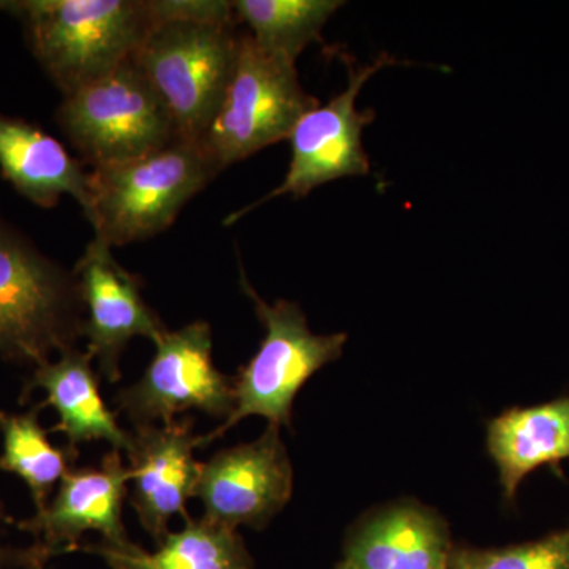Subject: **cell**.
<instances>
[{
	"mask_svg": "<svg viewBox=\"0 0 569 569\" xmlns=\"http://www.w3.org/2000/svg\"><path fill=\"white\" fill-rule=\"evenodd\" d=\"M156 21L132 61L160 97L179 140L201 141L238 59L231 2L152 0Z\"/></svg>",
	"mask_w": 569,
	"mask_h": 569,
	"instance_id": "obj_1",
	"label": "cell"
},
{
	"mask_svg": "<svg viewBox=\"0 0 569 569\" xmlns=\"http://www.w3.org/2000/svg\"><path fill=\"white\" fill-rule=\"evenodd\" d=\"M63 96L132 61L156 21L142 0H0Z\"/></svg>",
	"mask_w": 569,
	"mask_h": 569,
	"instance_id": "obj_2",
	"label": "cell"
},
{
	"mask_svg": "<svg viewBox=\"0 0 569 569\" xmlns=\"http://www.w3.org/2000/svg\"><path fill=\"white\" fill-rule=\"evenodd\" d=\"M220 173L201 141L176 140L130 162L93 168L86 217L111 247L153 238Z\"/></svg>",
	"mask_w": 569,
	"mask_h": 569,
	"instance_id": "obj_3",
	"label": "cell"
},
{
	"mask_svg": "<svg viewBox=\"0 0 569 569\" xmlns=\"http://www.w3.org/2000/svg\"><path fill=\"white\" fill-rule=\"evenodd\" d=\"M77 277L0 219V356L39 367L82 336Z\"/></svg>",
	"mask_w": 569,
	"mask_h": 569,
	"instance_id": "obj_4",
	"label": "cell"
},
{
	"mask_svg": "<svg viewBox=\"0 0 569 569\" xmlns=\"http://www.w3.org/2000/svg\"><path fill=\"white\" fill-rule=\"evenodd\" d=\"M241 284L254 305L264 337L257 353L234 377L233 413L213 432L201 437V447L211 445L247 417H261L268 419L269 425L291 427L296 395L321 367L342 356L348 340L343 332L313 335L296 302L279 299L268 305L253 290L244 271Z\"/></svg>",
	"mask_w": 569,
	"mask_h": 569,
	"instance_id": "obj_5",
	"label": "cell"
},
{
	"mask_svg": "<svg viewBox=\"0 0 569 569\" xmlns=\"http://www.w3.org/2000/svg\"><path fill=\"white\" fill-rule=\"evenodd\" d=\"M56 119L92 170L141 159L179 140L170 112L133 61L63 96Z\"/></svg>",
	"mask_w": 569,
	"mask_h": 569,
	"instance_id": "obj_6",
	"label": "cell"
},
{
	"mask_svg": "<svg viewBox=\"0 0 569 569\" xmlns=\"http://www.w3.org/2000/svg\"><path fill=\"white\" fill-rule=\"evenodd\" d=\"M318 104L302 89L296 62L269 54L242 33L222 107L201 142L222 171L288 140L299 119Z\"/></svg>",
	"mask_w": 569,
	"mask_h": 569,
	"instance_id": "obj_7",
	"label": "cell"
},
{
	"mask_svg": "<svg viewBox=\"0 0 569 569\" xmlns=\"http://www.w3.org/2000/svg\"><path fill=\"white\" fill-rule=\"evenodd\" d=\"M144 376L116 396L119 410L134 427L171 425L183 411L200 410L213 418L231 417L234 377L224 376L212 361L211 326L194 321L167 331L156 343Z\"/></svg>",
	"mask_w": 569,
	"mask_h": 569,
	"instance_id": "obj_8",
	"label": "cell"
},
{
	"mask_svg": "<svg viewBox=\"0 0 569 569\" xmlns=\"http://www.w3.org/2000/svg\"><path fill=\"white\" fill-rule=\"evenodd\" d=\"M391 66H406V62L383 52L369 66H348L346 91L337 93L325 107L318 104L307 111L296 123L288 138L291 141V162L283 181L249 208L228 217L224 224L238 222L246 213L274 198L284 194L306 198L323 183L369 174V156L362 146V130L373 121L376 112L356 110V100L377 71Z\"/></svg>",
	"mask_w": 569,
	"mask_h": 569,
	"instance_id": "obj_9",
	"label": "cell"
},
{
	"mask_svg": "<svg viewBox=\"0 0 569 569\" xmlns=\"http://www.w3.org/2000/svg\"><path fill=\"white\" fill-rule=\"evenodd\" d=\"M293 467L280 427L269 425L252 443L223 449L201 463L193 497L204 505V519L236 530L261 529L290 501Z\"/></svg>",
	"mask_w": 569,
	"mask_h": 569,
	"instance_id": "obj_10",
	"label": "cell"
},
{
	"mask_svg": "<svg viewBox=\"0 0 569 569\" xmlns=\"http://www.w3.org/2000/svg\"><path fill=\"white\" fill-rule=\"evenodd\" d=\"M77 277L81 305L88 317L82 336L88 337V353L108 381L121 378L119 361L133 337L153 343L168 331L146 305L137 276L130 274L112 257L111 247L93 238L78 261Z\"/></svg>",
	"mask_w": 569,
	"mask_h": 569,
	"instance_id": "obj_11",
	"label": "cell"
},
{
	"mask_svg": "<svg viewBox=\"0 0 569 569\" xmlns=\"http://www.w3.org/2000/svg\"><path fill=\"white\" fill-rule=\"evenodd\" d=\"M130 481L129 467L121 451L112 448L97 468L70 470L58 493L43 511L17 522L18 529L31 533L36 545L51 557L80 550L86 531L102 535L103 545L126 549L133 545L122 523V503Z\"/></svg>",
	"mask_w": 569,
	"mask_h": 569,
	"instance_id": "obj_12",
	"label": "cell"
},
{
	"mask_svg": "<svg viewBox=\"0 0 569 569\" xmlns=\"http://www.w3.org/2000/svg\"><path fill=\"white\" fill-rule=\"evenodd\" d=\"M200 447L201 437L193 433L192 418L171 425L138 426L130 433L126 449L133 481L130 505L157 545L170 533L168 523L173 516L189 519L186 503L193 497L201 470L193 451Z\"/></svg>",
	"mask_w": 569,
	"mask_h": 569,
	"instance_id": "obj_13",
	"label": "cell"
},
{
	"mask_svg": "<svg viewBox=\"0 0 569 569\" xmlns=\"http://www.w3.org/2000/svg\"><path fill=\"white\" fill-rule=\"evenodd\" d=\"M451 552L447 523L437 512L397 503L356 527L343 560L353 569H449Z\"/></svg>",
	"mask_w": 569,
	"mask_h": 569,
	"instance_id": "obj_14",
	"label": "cell"
},
{
	"mask_svg": "<svg viewBox=\"0 0 569 569\" xmlns=\"http://www.w3.org/2000/svg\"><path fill=\"white\" fill-rule=\"evenodd\" d=\"M0 171L40 208H54L63 194L74 198L82 211L88 208L91 171L62 142L24 119L0 114Z\"/></svg>",
	"mask_w": 569,
	"mask_h": 569,
	"instance_id": "obj_15",
	"label": "cell"
},
{
	"mask_svg": "<svg viewBox=\"0 0 569 569\" xmlns=\"http://www.w3.org/2000/svg\"><path fill=\"white\" fill-rule=\"evenodd\" d=\"M92 361L88 351L69 348L56 361L36 367L24 392L26 396L33 389L47 392L40 407H52L58 411L59 422L51 432H62L69 447L102 440L121 451L129 448L130 433L119 426L114 413L104 403Z\"/></svg>",
	"mask_w": 569,
	"mask_h": 569,
	"instance_id": "obj_16",
	"label": "cell"
},
{
	"mask_svg": "<svg viewBox=\"0 0 569 569\" xmlns=\"http://www.w3.org/2000/svg\"><path fill=\"white\" fill-rule=\"evenodd\" d=\"M488 451L500 475L505 500L515 501L520 482L539 467L569 459V397L526 408H511L488 426Z\"/></svg>",
	"mask_w": 569,
	"mask_h": 569,
	"instance_id": "obj_17",
	"label": "cell"
},
{
	"mask_svg": "<svg viewBox=\"0 0 569 569\" xmlns=\"http://www.w3.org/2000/svg\"><path fill=\"white\" fill-rule=\"evenodd\" d=\"M97 553L111 569H253L241 535L208 519H186L178 533H168L156 552L138 546L119 549L108 545L81 546Z\"/></svg>",
	"mask_w": 569,
	"mask_h": 569,
	"instance_id": "obj_18",
	"label": "cell"
},
{
	"mask_svg": "<svg viewBox=\"0 0 569 569\" xmlns=\"http://www.w3.org/2000/svg\"><path fill=\"white\" fill-rule=\"evenodd\" d=\"M40 410L39 406L22 415L0 411L3 440L0 470L17 475L28 485L37 512L47 508L54 486L69 473L78 458V448L52 447L40 425Z\"/></svg>",
	"mask_w": 569,
	"mask_h": 569,
	"instance_id": "obj_19",
	"label": "cell"
},
{
	"mask_svg": "<svg viewBox=\"0 0 569 569\" xmlns=\"http://www.w3.org/2000/svg\"><path fill=\"white\" fill-rule=\"evenodd\" d=\"M236 21L249 26L254 43L287 61L296 62L313 41L321 40L326 22L340 0H236Z\"/></svg>",
	"mask_w": 569,
	"mask_h": 569,
	"instance_id": "obj_20",
	"label": "cell"
},
{
	"mask_svg": "<svg viewBox=\"0 0 569 569\" xmlns=\"http://www.w3.org/2000/svg\"><path fill=\"white\" fill-rule=\"evenodd\" d=\"M449 569H569V531L503 549H456Z\"/></svg>",
	"mask_w": 569,
	"mask_h": 569,
	"instance_id": "obj_21",
	"label": "cell"
},
{
	"mask_svg": "<svg viewBox=\"0 0 569 569\" xmlns=\"http://www.w3.org/2000/svg\"><path fill=\"white\" fill-rule=\"evenodd\" d=\"M2 523H14V520L7 516L0 501V526ZM50 559V553L36 542L26 549L0 548V568L44 569Z\"/></svg>",
	"mask_w": 569,
	"mask_h": 569,
	"instance_id": "obj_22",
	"label": "cell"
},
{
	"mask_svg": "<svg viewBox=\"0 0 569 569\" xmlns=\"http://www.w3.org/2000/svg\"><path fill=\"white\" fill-rule=\"evenodd\" d=\"M336 569H353V568H351L350 565H348L346 560H342V563L337 565Z\"/></svg>",
	"mask_w": 569,
	"mask_h": 569,
	"instance_id": "obj_23",
	"label": "cell"
},
{
	"mask_svg": "<svg viewBox=\"0 0 569 569\" xmlns=\"http://www.w3.org/2000/svg\"><path fill=\"white\" fill-rule=\"evenodd\" d=\"M569 531V530H568Z\"/></svg>",
	"mask_w": 569,
	"mask_h": 569,
	"instance_id": "obj_24",
	"label": "cell"
}]
</instances>
